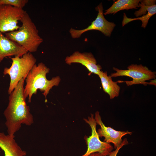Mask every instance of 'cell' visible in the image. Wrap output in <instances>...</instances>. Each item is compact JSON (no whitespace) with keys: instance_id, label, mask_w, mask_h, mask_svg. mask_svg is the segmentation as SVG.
I'll use <instances>...</instances> for the list:
<instances>
[{"instance_id":"1","label":"cell","mask_w":156,"mask_h":156,"mask_svg":"<svg viewBox=\"0 0 156 156\" xmlns=\"http://www.w3.org/2000/svg\"><path fill=\"white\" fill-rule=\"evenodd\" d=\"M25 80L21 79L9 94L8 104L4 112L5 125L9 135H14L22 124L29 126L34 122L33 116L24 95Z\"/></svg>"},{"instance_id":"2","label":"cell","mask_w":156,"mask_h":156,"mask_svg":"<svg viewBox=\"0 0 156 156\" xmlns=\"http://www.w3.org/2000/svg\"><path fill=\"white\" fill-rule=\"evenodd\" d=\"M49 71L50 69L44 63L40 62L38 65L35 64L29 73L26 78L23 92L25 99L28 97L29 103L31 101L32 95L36 94L38 90L42 92L45 98V102H47V97L50 90L53 86L59 85L61 81L59 76L51 80L47 79L46 75Z\"/></svg>"},{"instance_id":"3","label":"cell","mask_w":156,"mask_h":156,"mask_svg":"<svg viewBox=\"0 0 156 156\" xmlns=\"http://www.w3.org/2000/svg\"><path fill=\"white\" fill-rule=\"evenodd\" d=\"M20 21L22 25L18 29L6 33L5 36L23 47L28 52H36L43 42L38 30L27 12Z\"/></svg>"},{"instance_id":"4","label":"cell","mask_w":156,"mask_h":156,"mask_svg":"<svg viewBox=\"0 0 156 156\" xmlns=\"http://www.w3.org/2000/svg\"><path fill=\"white\" fill-rule=\"evenodd\" d=\"M12 64L9 68L5 67L4 75H8L10 81L8 92L10 94L22 79H25L29 73L36 64V59L31 53L28 52L22 57H11Z\"/></svg>"},{"instance_id":"5","label":"cell","mask_w":156,"mask_h":156,"mask_svg":"<svg viewBox=\"0 0 156 156\" xmlns=\"http://www.w3.org/2000/svg\"><path fill=\"white\" fill-rule=\"evenodd\" d=\"M127 70L119 69L114 67L113 69L116 72L112 73L110 76L112 77L126 76L133 79L131 81H119L118 82H125L127 86L136 84H143L144 85L149 83L146 81L156 78V73L150 70L146 66L140 64H132L128 66Z\"/></svg>"},{"instance_id":"6","label":"cell","mask_w":156,"mask_h":156,"mask_svg":"<svg viewBox=\"0 0 156 156\" xmlns=\"http://www.w3.org/2000/svg\"><path fill=\"white\" fill-rule=\"evenodd\" d=\"M91 129V135L88 137L85 136V139L87 145V149L86 153L81 156H88L91 154L98 152L102 156H108L114 149L113 146L109 143L101 141L96 129V123L94 115L91 114L88 119H84Z\"/></svg>"},{"instance_id":"7","label":"cell","mask_w":156,"mask_h":156,"mask_svg":"<svg viewBox=\"0 0 156 156\" xmlns=\"http://www.w3.org/2000/svg\"><path fill=\"white\" fill-rule=\"evenodd\" d=\"M95 9L98 12V14L90 25L82 29L77 30L72 28L70 29L69 33L73 38H78L84 33L91 30H98L106 36H110L116 25L113 22L108 21L105 18L102 3H100Z\"/></svg>"},{"instance_id":"8","label":"cell","mask_w":156,"mask_h":156,"mask_svg":"<svg viewBox=\"0 0 156 156\" xmlns=\"http://www.w3.org/2000/svg\"><path fill=\"white\" fill-rule=\"evenodd\" d=\"M26 12L23 9L9 5H0V32L4 33L17 30L18 25Z\"/></svg>"},{"instance_id":"9","label":"cell","mask_w":156,"mask_h":156,"mask_svg":"<svg viewBox=\"0 0 156 156\" xmlns=\"http://www.w3.org/2000/svg\"><path fill=\"white\" fill-rule=\"evenodd\" d=\"M94 118L96 123L101 127L97 131L99 137H104V141L106 143L113 144L115 148L119 146L122 143V137L126 134L131 135L132 133V132L128 131H117L111 127L106 126L103 123L99 112L98 111L95 112Z\"/></svg>"},{"instance_id":"10","label":"cell","mask_w":156,"mask_h":156,"mask_svg":"<svg viewBox=\"0 0 156 156\" xmlns=\"http://www.w3.org/2000/svg\"><path fill=\"white\" fill-rule=\"evenodd\" d=\"M65 61L68 65L73 63L81 64L89 71V75L92 73L98 75L102 69L101 66L97 64L96 59L91 52L82 53L76 51L70 55L66 57Z\"/></svg>"},{"instance_id":"11","label":"cell","mask_w":156,"mask_h":156,"mask_svg":"<svg viewBox=\"0 0 156 156\" xmlns=\"http://www.w3.org/2000/svg\"><path fill=\"white\" fill-rule=\"evenodd\" d=\"M23 47L10 40L0 32V63L7 57H22L28 52Z\"/></svg>"},{"instance_id":"12","label":"cell","mask_w":156,"mask_h":156,"mask_svg":"<svg viewBox=\"0 0 156 156\" xmlns=\"http://www.w3.org/2000/svg\"><path fill=\"white\" fill-rule=\"evenodd\" d=\"M14 138V135L0 133V148L3 151L4 156H26V152L19 146Z\"/></svg>"},{"instance_id":"13","label":"cell","mask_w":156,"mask_h":156,"mask_svg":"<svg viewBox=\"0 0 156 156\" xmlns=\"http://www.w3.org/2000/svg\"><path fill=\"white\" fill-rule=\"evenodd\" d=\"M103 91L109 96L110 99L118 96L120 89L117 82L113 81L110 75H108L106 71L101 70L98 75Z\"/></svg>"},{"instance_id":"14","label":"cell","mask_w":156,"mask_h":156,"mask_svg":"<svg viewBox=\"0 0 156 156\" xmlns=\"http://www.w3.org/2000/svg\"><path fill=\"white\" fill-rule=\"evenodd\" d=\"M140 0H118L114 2L109 8L105 11L104 15L114 14L118 12L123 10L137 9L139 7Z\"/></svg>"},{"instance_id":"15","label":"cell","mask_w":156,"mask_h":156,"mask_svg":"<svg viewBox=\"0 0 156 156\" xmlns=\"http://www.w3.org/2000/svg\"><path fill=\"white\" fill-rule=\"evenodd\" d=\"M156 13V5H154L152 8L149 10L147 13L140 17L135 18H129L128 17L125 13H124L123 19L122 22V25L123 27L128 23L136 20H140L142 22L141 27L145 28L148 23L149 20L150 18Z\"/></svg>"},{"instance_id":"16","label":"cell","mask_w":156,"mask_h":156,"mask_svg":"<svg viewBox=\"0 0 156 156\" xmlns=\"http://www.w3.org/2000/svg\"><path fill=\"white\" fill-rule=\"evenodd\" d=\"M155 2L156 0H141L138 4V6L140 8L138 10L136 11L134 14L135 16L138 17L146 14L147 13V12L154 5L156 4Z\"/></svg>"},{"instance_id":"17","label":"cell","mask_w":156,"mask_h":156,"mask_svg":"<svg viewBox=\"0 0 156 156\" xmlns=\"http://www.w3.org/2000/svg\"><path fill=\"white\" fill-rule=\"evenodd\" d=\"M28 1V0H0V5H9L23 9Z\"/></svg>"},{"instance_id":"18","label":"cell","mask_w":156,"mask_h":156,"mask_svg":"<svg viewBox=\"0 0 156 156\" xmlns=\"http://www.w3.org/2000/svg\"><path fill=\"white\" fill-rule=\"evenodd\" d=\"M129 143L127 140V138L124 139L122 140V142L121 144L118 147H117L115 150L112 151L109 155V156H116L117 153H118L119 150L124 145H125L128 144Z\"/></svg>"},{"instance_id":"19","label":"cell","mask_w":156,"mask_h":156,"mask_svg":"<svg viewBox=\"0 0 156 156\" xmlns=\"http://www.w3.org/2000/svg\"><path fill=\"white\" fill-rule=\"evenodd\" d=\"M88 156H102V155L99 153L96 152L91 153Z\"/></svg>"}]
</instances>
